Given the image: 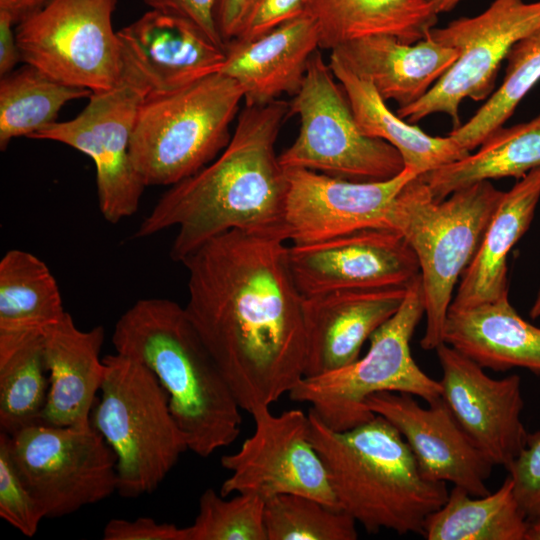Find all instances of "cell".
<instances>
[{
	"instance_id": "obj_15",
	"label": "cell",
	"mask_w": 540,
	"mask_h": 540,
	"mask_svg": "<svg viewBox=\"0 0 540 540\" xmlns=\"http://www.w3.org/2000/svg\"><path fill=\"white\" fill-rule=\"evenodd\" d=\"M288 265L302 295L408 286L419 274L417 257L405 239L386 228H366L332 239L292 244Z\"/></svg>"
},
{
	"instance_id": "obj_6",
	"label": "cell",
	"mask_w": 540,
	"mask_h": 540,
	"mask_svg": "<svg viewBox=\"0 0 540 540\" xmlns=\"http://www.w3.org/2000/svg\"><path fill=\"white\" fill-rule=\"evenodd\" d=\"M243 99L242 87L219 72L146 97L130 143L144 184L172 186L212 162L231 140L230 126Z\"/></svg>"
},
{
	"instance_id": "obj_36",
	"label": "cell",
	"mask_w": 540,
	"mask_h": 540,
	"mask_svg": "<svg viewBox=\"0 0 540 540\" xmlns=\"http://www.w3.org/2000/svg\"><path fill=\"white\" fill-rule=\"evenodd\" d=\"M0 516L28 537H33L44 518L23 482L9 448V434L0 432Z\"/></svg>"
},
{
	"instance_id": "obj_17",
	"label": "cell",
	"mask_w": 540,
	"mask_h": 540,
	"mask_svg": "<svg viewBox=\"0 0 540 540\" xmlns=\"http://www.w3.org/2000/svg\"><path fill=\"white\" fill-rule=\"evenodd\" d=\"M441 398L493 465L507 467L525 447L522 381L517 374L494 379L455 348L440 344Z\"/></svg>"
},
{
	"instance_id": "obj_34",
	"label": "cell",
	"mask_w": 540,
	"mask_h": 540,
	"mask_svg": "<svg viewBox=\"0 0 540 540\" xmlns=\"http://www.w3.org/2000/svg\"><path fill=\"white\" fill-rule=\"evenodd\" d=\"M356 521L311 497L280 494L265 501L267 540H355Z\"/></svg>"
},
{
	"instance_id": "obj_11",
	"label": "cell",
	"mask_w": 540,
	"mask_h": 540,
	"mask_svg": "<svg viewBox=\"0 0 540 540\" xmlns=\"http://www.w3.org/2000/svg\"><path fill=\"white\" fill-rule=\"evenodd\" d=\"M116 5L117 0H52L16 25L21 61L92 93L113 88L123 73L112 26Z\"/></svg>"
},
{
	"instance_id": "obj_47",
	"label": "cell",
	"mask_w": 540,
	"mask_h": 540,
	"mask_svg": "<svg viewBox=\"0 0 540 540\" xmlns=\"http://www.w3.org/2000/svg\"><path fill=\"white\" fill-rule=\"evenodd\" d=\"M428 1H431V0H428Z\"/></svg>"
},
{
	"instance_id": "obj_39",
	"label": "cell",
	"mask_w": 540,
	"mask_h": 540,
	"mask_svg": "<svg viewBox=\"0 0 540 540\" xmlns=\"http://www.w3.org/2000/svg\"><path fill=\"white\" fill-rule=\"evenodd\" d=\"M152 10L185 18L198 26L215 44L225 48L218 26L220 0H144Z\"/></svg>"
},
{
	"instance_id": "obj_30",
	"label": "cell",
	"mask_w": 540,
	"mask_h": 540,
	"mask_svg": "<svg viewBox=\"0 0 540 540\" xmlns=\"http://www.w3.org/2000/svg\"><path fill=\"white\" fill-rule=\"evenodd\" d=\"M529 519L508 476L494 492L473 496L453 486L446 502L426 520L428 540H525Z\"/></svg>"
},
{
	"instance_id": "obj_38",
	"label": "cell",
	"mask_w": 540,
	"mask_h": 540,
	"mask_svg": "<svg viewBox=\"0 0 540 540\" xmlns=\"http://www.w3.org/2000/svg\"><path fill=\"white\" fill-rule=\"evenodd\" d=\"M308 0H249L236 36L247 41L306 14Z\"/></svg>"
},
{
	"instance_id": "obj_40",
	"label": "cell",
	"mask_w": 540,
	"mask_h": 540,
	"mask_svg": "<svg viewBox=\"0 0 540 540\" xmlns=\"http://www.w3.org/2000/svg\"><path fill=\"white\" fill-rule=\"evenodd\" d=\"M104 540H187L186 527L159 523L150 517L111 519L103 530Z\"/></svg>"
},
{
	"instance_id": "obj_14",
	"label": "cell",
	"mask_w": 540,
	"mask_h": 540,
	"mask_svg": "<svg viewBox=\"0 0 540 540\" xmlns=\"http://www.w3.org/2000/svg\"><path fill=\"white\" fill-rule=\"evenodd\" d=\"M254 433L239 450L221 458L230 472L222 496L250 494L264 501L280 494L314 498L340 509L324 464L310 440V421L299 409L275 415L270 408L252 414Z\"/></svg>"
},
{
	"instance_id": "obj_22",
	"label": "cell",
	"mask_w": 540,
	"mask_h": 540,
	"mask_svg": "<svg viewBox=\"0 0 540 540\" xmlns=\"http://www.w3.org/2000/svg\"><path fill=\"white\" fill-rule=\"evenodd\" d=\"M104 329H79L66 315L42 333L43 357L49 390L40 422L60 427L86 428L105 377L100 358Z\"/></svg>"
},
{
	"instance_id": "obj_18",
	"label": "cell",
	"mask_w": 540,
	"mask_h": 540,
	"mask_svg": "<svg viewBox=\"0 0 540 540\" xmlns=\"http://www.w3.org/2000/svg\"><path fill=\"white\" fill-rule=\"evenodd\" d=\"M414 397L379 392L367 399L366 406L401 433L426 478L451 483L473 496L489 494L486 481L493 463L463 430L442 398L423 407Z\"/></svg>"
},
{
	"instance_id": "obj_25",
	"label": "cell",
	"mask_w": 540,
	"mask_h": 540,
	"mask_svg": "<svg viewBox=\"0 0 540 540\" xmlns=\"http://www.w3.org/2000/svg\"><path fill=\"white\" fill-rule=\"evenodd\" d=\"M540 199V167L504 192L474 258L461 275L449 309H464L508 295L507 256L528 230Z\"/></svg>"
},
{
	"instance_id": "obj_42",
	"label": "cell",
	"mask_w": 540,
	"mask_h": 540,
	"mask_svg": "<svg viewBox=\"0 0 540 540\" xmlns=\"http://www.w3.org/2000/svg\"><path fill=\"white\" fill-rule=\"evenodd\" d=\"M248 2L249 0H220L218 26L225 44L236 36Z\"/></svg>"
},
{
	"instance_id": "obj_41",
	"label": "cell",
	"mask_w": 540,
	"mask_h": 540,
	"mask_svg": "<svg viewBox=\"0 0 540 540\" xmlns=\"http://www.w3.org/2000/svg\"><path fill=\"white\" fill-rule=\"evenodd\" d=\"M14 21L11 16L0 11V76L12 72L16 64L21 61L16 33L13 29Z\"/></svg>"
},
{
	"instance_id": "obj_28",
	"label": "cell",
	"mask_w": 540,
	"mask_h": 540,
	"mask_svg": "<svg viewBox=\"0 0 540 540\" xmlns=\"http://www.w3.org/2000/svg\"><path fill=\"white\" fill-rule=\"evenodd\" d=\"M540 167V113L533 119L490 134L476 152L420 175L432 197L441 201L480 181L517 179Z\"/></svg>"
},
{
	"instance_id": "obj_5",
	"label": "cell",
	"mask_w": 540,
	"mask_h": 540,
	"mask_svg": "<svg viewBox=\"0 0 540 540\" xmlns=\"http://www.w3.org/2000/svg\"><path fill=\"white\" fill-rule=\"evenodd\" d=\"M503 194L486 180L437 201L417 176L393 200L385 228L399 233L419 262L426 316L420 340L424 350L444 343L454 286L479 249Z\"/></svg>"
},
{
	"instance_id": "obj_33",
	"label": "cell",
	"mask_w": 540,
	"mask_h": 540,
	"mask_svg": "<svg viewBox=\"0 0 540 540\" xmlns=\"http://www.w3.org/2000/svg\"><path fill=\"white\" fill-rule=\"evenodd\" d=\"M505 60L507 66L501 85L467 122L448 134L468 152L502 127L540 81V27L516 42Z\"/></svg>"
},
{
	"instance_id": "obj_4",
	"label": "cell",
	"mask_w": 540,
	"mask_h": 540,
	"mask_svg": "<svg viewBox=\"0 0 540 540\" xmlns=\"http://www.w3.org/2000/svg\"><path fill=\"white\" fill-rule=\"evenodd\" d=\"M308 416L339 508L369 533L423 535L449 491L423 475L401 433L379 415L345 431L330 429L310 410Z\"/></svg>"
},
{
	"instance_id": "obj_3",
	"label": "cell",
	"mask_w": 540,
	"mask_h": 540,
	"mask_svg": "<svg viewBox=\"0 0 540 540\" xmlns=\"http://www.w3.org/2000/svg\"><path fill=\"white\" fill-rule=\"evenodd\" d=\"M112 343L155 374L188 450L206 458L237 439L241 407L184 307L140 299L116 322Z\"/></svg>"
},
{
	"instance_id": "obj_31",
	"label": "cell",
	"mask_w": 540,
	"mask_h": 540,
	"mask_svg": "<svg viewBox=\"0 0 540 540\" xmlns=\"http://www.w3.org/2000/svg\"><path fill=\"white\" fill-rule=\"evenodd\" d=\"M92 92L61 83L38 68L25 64L0 80V148L14 138H30L57 122L69 101L89 98Z\"/></svg>"
},
{
	"instance_id": "obj_13",
	"label": "cell",
	"mask_w": 540,
	"mask_h": 540,
	"mask_svg": "<svg viewBox=\"0 0 540 540\" xmlns=\"http://www.w3.org/2000/svg\"><path fill=\"white\" fill-rule=\"evenodd\" d=\"M146 96L136 81L122 74L113 88L93 92L75 118L55 122L30 137L63 143L91 158L99 209L112 224L135 214L146 187L130 154L137 113Z\"/></svg>"
},
{
	"instance_id": "obj_24",
	"label": "cell",
	"mask_w": 540,
	"mask_h": 540,
	"mask_svg": "<svg viewBox=\"0 0 540 540\" xmlns=\"http://www.w3.org/2000/svg\"><path fill=\"white\" fill-rule=\"evenodd\" d=\"M444 342L484 369L523 368L540 375V327L523 319L508 295L464 309H448Z\"/></svg>"
},
{
	"instance_id": "obj_12",
	"label": "cell",
	"mask_w": 540,
	"mask_h": 540,
	"mask_svg": "<svg viewBox=\"0 0 540 540\" xmlns=\"http://www.w3.org/2000/svg\"><path fill=\"white\" fill-rule=\"evenodd\" d=\"M540 27V1L494 0L482 13L461 17L428 34L458 50L447 72L417 102L398 108L396 114L416 123L434 113L447 114L460 126L459 106L470 98L487 100L494 92L500 64L512 46Z\"/></svg>"
},
{
	"instance_id": "obj_19",
	"label": "cell",
	"mask_w": 540,
	"mask_h": 540,
	"mask_svg": "<svg viewBox=\"0 0 540 540\" xmlns=\"http://www.w3.org/2000/svg\"><path fill=\"white\" fill-rule=\"evenodd\" d=\"M123 73L147 96L168 93L218 73L225 48L215 44L191 21L150 10L117 31Z\"/></svg>"
},
{
	"instance_id": "obj_27",
	"label": "cell",
	"mask_w": 540,
	"mask_h": 540,
	"mask_svg": "<svg viewBox=\"0 0 540 540\" xmlns=\"http://www.w3.org/2000/svg\"><path fill=\"white\" fill-rule=\"evenodd\" d=\"M306 13L317 24L319 48L330 51L375 35L418 42L436 26L439 14L428 0H308Z\"/></svg>"
},
{
	"instance_id": "obj_23",
	"label": "cell",
	"mask_w": 540,
	"mask_h": 540,
	"mask_svg": "<svg viewBox=\"0 0 540 540\" xmlns=\"http://www.w3.org/2000/svg\"><path fill=\"white\" fill-rule=\"evenodd\" d=\"M331 53L369 81L385 101H395L398 108L425 96L459 56L457 49L430 36L408 44L391 35L355 39Z\"/></svg>"
},
{
	"instance_id": "obj_35",
	"label": "cell",
	"mask_w": 540,
	"mask_h": 540,
	"mask_svg": "<svg viewBox=\"0 0 540 540\" xmlns=\"http://www.w3.org/2000/svg\"><path fill=\"white\" fill-rule=\"evenodd\" d=\"M265 501L250 494L226 499L214 489L199 498L198 514L186 526L187 540H267Z\"/></svg>"
},
{
	"instance_id": "obj_9",
	"label": "cell",
	"mask_w": 540,
	"mask_h": 540,
	"mask_svg": "<svg viewBox=\"0 0 540 540\" xmlns=\"http://www.w3.org/2000/svg\"><path fill=\"white\" fill-rule=\"evenodd\" d=\"M292 115L300 127L295 141L278 155L285 170L371 182L391 179L405 168L391 144L360 131L344 89L319 50L310 57L302 86L289 103Z\"/></svg>"
},
{
	"instance_id": "obj_44",
	"label": "cell",
	"mask_w": 540,
	"mask_h": 540,
	"mask_svg": "<svg viewBox=\"0 0 540 540\" xmlns=\"http://www.w3.org/2000/svg\"><path fill=\"white\" fill-rule=\"evenodd\" d=\"M525 540H540V518L529 521Z\"/></svg>"
},
{
	"instance_id": "obj_20",
	"label": "cell",
	"mask_w": 540,
	"mask_h": 540,
	"mask_svg": "<svg viewBox=\"0 0 540 540\" xmlns=\"http://www.w3.org/2000/svg\"><path fill=\"white\" fill-rule=\"evenodd\" d=\"M408 286L338 290L303 297L304 377L359 358L363 344L401 307Z\"/></svg>"
},
{
	"instance_id": "obj_16",
	"label": "cell",
	"mask_w": 540,
	"mask_h": 540,
	"mask_svg": "<svg viewBox=\"0 0 540 540\" xmlns=\"http://www.w3.org/2000/svg\"><path fill=\"white\" fill-rule=\"evenodd\" d=\"M286 174L284 237L295 245L366 228H385L393 200L418 176L408 168L391 179L371 182L345 180L302 168L287 169Z\"/></svg>"
},
{
	"instance_id": "obj_43",
	"label": "cell",
	"mask_w": 540,
	"mask_h": 540,
	"mask_svg": "<svg viewBox=\"0 0 540 540\" xmlns=\"http://www.w3.org/2000/svg\"><path fill=\"white\" fill-rule=\"evenodd\" d=\"M52 0H0V11L8 13L17 25L42 10Z\"/></svg>"
},
{
	"instance_id": "obj_2",
	"label": "cell",
	"mask_w": 540,
	"mask_h": 540,
	"mask_svg": "<svg viewBox=\"0 0 540 540\" xmlns=\"http://www.w3.org/2000/svg\"><path fill=\"white\" fill-rule=\"evenodd\" d=\"M289 103L245 105L226 148L174 184L136 230L145 238L177 227L170 257L182 262L208 240L230 230L281 237L288 188L275 144ZM286 241V240H285Z\"/></svg>"
},
{
	"instance_id": "obj_1",
	"label": "cell",
	"mask_w": 540,
	"mask_h": 540,
	"mask_svg": "<svg viewBox=\"0 0 540 540\" xmlns=\"http://www.w3.org/2000/svg\"><path fill=\"white\" fill-rule=\"evenodd\" d=\"M185 311L239 406L270 408L304 377L303 297L281 237L222 233L181 262Z\"/></svg>"
},
{
	"instance_id": "obj_29",
	"label": "cell",
	"mask_w": 540,
	"mask_h": 540,
	"mask_svg": "<svg viewBox=\"0 0 540 540\" xmlns=\"http://www.w3.org/2000/svg\"><path fill=\"white\" fill-rule=\"evenodd\" d=\"M49 267L30 252L11 249L0 260V337L42 334L65 315Z\"/></svg>"
},
{
	"instance_id": "obj_8",
	"label": "cell",
	"mask_w": 540,
	"mask_h": 540,
	"mask_svg": "<svg viewBox=\"0 0 540 540\" xmlns=\"http://www.w3.org/2000/svg\"><path fill=\"white\" fill-rule=\"evenodd\" d=\"M425 314L424 292L419 274L409 285L399 310L370 337L364 357L344 367L303 377L289 392L292 401L310 404L327 427L345 431L376 415L367 399L379 392H400L428 403L441 398L442 386L415 362L410 349L412 335Z\"/></svg>"
},
{
	"instance_id": "obj_7",
	"label": "cell",
	"mask_w": 540,
	"mask_h": 540,
	"mask_svg": "<svg viewBox=\"0 0 540 540\" xmlns=\"http://www.w3.org/2000/svg\"><path fill=\"white\" fill-rule=\"evenodd\" d=\"M103 361L105 377L90 422L116 455L118 494L137 498L159 487L188 446L155 374L117 352Z\"/></svg>"
},
{
	"instance_id": "obj_32",
	"label": "cell",
	"mask_w": 540,
	"mask_h": 540,
	"mask_svg": "<svg viewBox=\"0 0 540 540\" xmlns=\"http://www.w3.org/2000/svg\"><path fill=\"white\" fill-rule=\"evenodd\" d=\"M42 334L0 337V428L9 435L40 422L49 377Z\"/></svg>"
},
{
	"instance_id": "obj_10",
	"label": "cell",
	"mask_w": 540,
	"mask_h": 540,
	"mask_svg": "<svg viewBox=\"0 0 540 540\" xmlns=\"http://www.w3.org/2000/svg\"><path fill=\"white\" fill-rule=\"evenodd\" d=\"M12 459L44 518L70 515L117 492V458L91 425L38 422L9 435Z\"/></svg>"
},
{
	"instance_id": "obj_37",
	"label": "cell",
	"mask_w": 540,
	"mask_h": 540,
	"mask_svg": "<svg viewBox=\"0 0 540 540\" xmlns=\"http://www.w3.org/2000/svg\"><path fill=\"white\" fill-rule=\"evenodd\" d=\"M506 469L522 511L528 519L540 518V431L529 433L525 447Z\"/></svg>"
},
{
	"instance_id": "obj_26",
	"label": "cell",
	"mask_w": 540,
	"mask_h": 540,
	"mask_svg": "<svg viewBox=\"0 0 540 540\" xmlns=\"http://www.w3.org/2000/svg\"><path fill=\"white\" fill-rule=\"evenodd\" d=\"M328 64L346 93L360 131L391 144L402 156L405 168L420 176L470 153L449 135L431 136L393 113L369 81L350 71L332 53Z\"/></svg>"
},
{
	"instance_id": "obj_46",
	"label": "cell",
	"mask_w": 540,
	"mask_h": 540,
	"mask_svg": "<svg viewBox=\"0 0 540 540\" xmlns=\"http://www.w3.org/2000/svg\"><path fill=\"white\" fill-rule=\"evenodd\" d=\"M530 317L534 319L540 317V287L538 289L536 298L531 306Z\"/></svg>"
},
{
	"instance_id": "obj_45",
	"label": "cell",
	"mask_w": 540,
	"mask_h": 540,
	"mask_svg": "<svg viewBox=\"0 0 540 540\" xmlns=\"http://www.w3.org/2000/svg\"><path fill=\"white\" fill-rule=\"evenodd\" d=\"M460 1L461 0H431L439 14L451 11Z\"/></svg>"
},
{
	"instance_id": "obj_21",
	"label": "cell",
	"mask_w": 540,
	"mask_h": 540,
	"mask_svg": "<svg viewBox=\"0 0 540 540\" xmlns=\"http://www.w3.org/2000/svg\"><path fill=\"white\" fill-rule=\"evenodd\" d=\"M318 48L317 24L306 13L252 40L227 42L219 73L242 87L245 105H265L298 93Z\"/></svg>"
}]
</instances>
